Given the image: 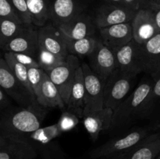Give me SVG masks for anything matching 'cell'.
<instances>
[{"instance_id":"cell-30","label":"cell","mask_w":160,"mask_h":159,"mask_svg":"<svg viewBox=\"0 0 160 159\" xmlns=\"http://www.w3.org/2000/svg\"><path fill=\"white\" fill-rule=\"evenodd\" d=\"M78 123H79V117L73 112L67 110L62 112L57 124L61 132H64L74 129Z\"/></svg>"},{"instance_id":"cell-22","label":"cell","mask_w":160,"mask_h":159,"mask_svg":"<svg viewBox=\"0 0 160 159\" xmlns=\"http://www.w3.org/2000/svg\"><path fill=\"white\" fill-rule=\"evenodd\" d=\"M38 102L44 108H60L66 106L57 87H56L48 73L45 71L43 83L42 86L41 95L37 99Z\"/></svg>"},{"instance_id":"cell-9","label":"cell","mask_w":160,"mask_h":159,"mask_svg":"<svg viewBox=\"0 0 160 159\" xmlns=\"http://www.w3.org/2000/svg\"><path fill=\"white\" fill-rule=\"evenodd\" d=\"M140 44L134 39L117 50H114L117 69L128 76H134L143 72L140 60Z\"/></svg>"},{"instance_id":"cell-10","label":"cell","mask_w":160,"mask_h":159,"mask_svg":"<svg viewBox=\"0 0 160 159\" xmlns=\"http://www.w3.org/2000/svg\"><path fill=\"white\" fill-rule=\"evenodd\" d=\"M39 45L50 52L62 58L69 55L67 36L52 23H47L38 29Z\"/></svg>"},{"instance_id":"cell-39","label":"cell","mask_w":160,"mask_h":159,"mask_svg":"<svg viewBox=\"0 0 160 159\" xmlns=\"http://www.w3.org/2000/svg\"><path fill=\"white\" fill-rule=\"evenodd\" d=\"M148 1H149V0H141V3H142V7L144 6V5L145 4V3L147 2Z\"/></svg>"},{"instance_id":"cell-7","label":"cell","mask_w":160,"mask_h":159,"mask_svg":"<svg viewBox=\"0 0 160 159\" xmlns=\"http://www.w3.org/2000/svg\"><path fill=\"white\" fill-rule=\"evenodd\" d=\"M85 84V107L84 117L104 108V83L90 68L82 63Z\"/></svg>"},{"instance_id":"cell-4","label":"cell","mask_w":160,"mask_h":159,"mask_svg":"<svg viewBox=\"0 0 160 159\" xmlns=\"http://www.w3.org/2000/svg\"><path fill=\"white\" fill-rule=\"evenodd\" d=\"M0 87L20 107L33 108L43 115L37 99L17 80L3 57L0 59Z\"/></svg>"},{"instance_id":"cell-17","label":"cell","mask_w":160,"mask_h":159,"mask_svg":"<svg viewBox=\"0 0 160 159\" xmlns=\"http://www.w3.org/2000/svg\"><path fill=\"white\" fill-rule=\"evenodd\" d=\"M160 155V132L152 133L118 159H156Z\"/></svg>"},{"instance_id":"cell-40","label":"cell","mask_w":160,"mask_h":159,"mask_svg":"<svg viewBox=\"0 0 160 159\" xmlns=\"http://www.w3.org/2000/svg\"><path fill=\"white\" fill-rule=\"evenodd\" d=\"M152 2H154L157 3V4H159L160 6V0H152Z\"/></svg>"},{"instance_id":"cell-12","label":"cell","mask_w":160,"mask_h":159,"mask_svg":"<svg viewBox=\"0 0 160 159\" xmlns=\"http://www.w3.org/2000/svg\"><path fill=\"white\" fill-rule=\"evenodd\" d=\"M131 23L134 39L140 45L159 34L152 11L147 6H143L137 11Z\"/></svg>"},{"instance_id":"cell-18","label":"cell","mask_w":160,"mask_h":159,"mask_svg":"<svg viewBox=\"0 0 160 159\" xmlns=\"http://www.w3.org/2000/svg\"><path fill=\"white\" fill-rule=\"evenodd\" d=\"M59 28L69 38L82 39L93 37L95 26L92 18L84 13H81L67 23L59 26Z\"/></svg>"},{"instance_id":"cell-41","label":"cell","mask_w":160,"mask_h":159,"mask_svg":"<svg viewBox=\"0 0 160 159\" xmlns=\"http://www.w3.org/2000/svg\"><path fill=\"white\" fill-rule=\"evenodd\" d=\"M156 159H160V155L159 156V157H156Z\"/></svg>"},{"instance_id":"cell-26","label":"cell","mask_w":160,"mask_h":159,"mask_svg":"<svg viewBox=\"0 0 160 159\" xmlns=\"http://www.w3.org/2000/svg\"><path fill=\"white\" fill-rule=\"evenodd\" d=\"M27 24L19 23L6 19H0V47L3 48L9 41L22 32Z\"/></svg>"},{"instance_id":"cell-13","label":"cell","mask_w":160,"mask_h":159,"mask_svg":"<svg viewBox=\"0 0 160 159\" xmlns=\"http://www.w3.org/2000/svg\"><path fill=\"white\" fill-rule=\"evenodd\" d=\"M36 155L26 139L0 135V159H34Z\"/></svg>"},{"instance_id":"cell-8","label":"cell","mask_w":160,"mask_h":159,"mask_svg":"<svg viewBox=\"0 0 160 159\" xmlns=\"http://www.w3.org/2000/svg\"><path fill=\"white\" fill-rule=\"evenodd\" d=\"M89 66L103 83L117 70L114 50L99 41L92 54L88 56Z\"/></svg>"},{"instance_id":"cell-11","label":"cell","mask_w":160,"mask_h":159,"mask_svg":"<svg viewBox=\"0 0 160 159\" xmlns=\"http://www.w3.org/2000/svg\"><path fill=\"white\" fill-rule=\"evenodd\" d=\"M34 26L33 24H27L22 32L8 42L2 48V50L5 51V52L23 53L35 59L38 51L39 42L38 30Z\"/></svg>"},{"instance_id":"cell-21","label":"cell","mask_w":160,"mask_h":159,"mask_svg":"<svg viewBox=\"0 0 160 159\" xmlns=\"http://www.w3.org/2000/svg\"><path fill=\"white\" fill-rule=\"evenodd\" d=\"M81 12L79 0H52L51 20L56 26L67 23Z\"/></svg>"},{"instance_id":"cell-27","label":"cell","mask_w":160,"mask_h":159,"mask_svg":"<svg viewBox=\"0 0 160 159\" xmlns=\"http://www.w3.org/2000/svg\"><path fill=\"white\" fill-rule=\"evenodd\" d=\"M35 59L38 63L39 68L42 69L44 71L48 72L63 63L67 58L56 55L39 45L38 51Z\"/></svg>"},{"instance_id":"cell-16","label":"cell","mask_w":160,"mask_h":159,"mask_svg":"<svg viewBox=\"0 0 160 159\" xmlns=\"http://www.w3.org/2000/svg\"><path fill=\"white\" fill-rule=\"evenodd\" d=\"M99 30L102 42L112 50L120 48L134 39L131 22L112 25Z\"/></svg>"},{"instance_id":"cell-35","label":"cell","mask_w":160,"mask_h":159,"mask_svg":"<svg viewBox=\"0 0 160 159\" xmlns=\"http://www.w3.org/2000/svg\"><path fill=\"white\" fill-rule=\"evenodd\" d=\"M9 95L4 91V90L0 89V111L2 112L5 109L10 107V101L9 99Z\"/></svg>"},{"instance_id":"cell-36","label":"cell","mask_w":160,"mask_h":159,"mask_svg":"<svg viewBox=\"0 0 160 159\" xmlns=\"http://www.w3.org/2000/svg\"><path fill=\"white\" fill-rule=\"evenodd\" d=\"M156 98H160V78L152 86L151 95L149 98V102H151Z\"/></svg>"},{"instance_id":"cell-2","label":"cell","mask_w":160,"mask_h":159,"mask_svg":"<svg viewBox=\"0 0 160 159\" xmlns=\"http://www.w3.org/2000/svg\"><path fill=\"white\" fill-rule=\"evenodd\" d=\"M152 86L150 83L143 82L121 103L114 111L112 122L109 129L125 126L131 123L141 111L149 104Z\"/></svg>"},{"instance_id":"cell-32","label":"cell","mask_w":160,"mask_h":159,"mask_svg":"<svg viewBox=\"0 0 160 159\" xmlns=\"http://www.w3.org/2000/svg\"><path fill=\"white\" fill-rule=\"evenodd\" d=\"M20 16L23 23L25 24H32L31 15L28 10V4L26 0H9Z\"/></svg>"},{"instance_id":"cell-23","label":"cell","mask_w":160,"mask_h":159,"mask_svg":"<svg viewBox=\"0 0 160 159\" xmlns=\"http://www.w3.org/2000/svg\"><path fill=\"white\" fill-rule=\"evenodd\" d=\"M32 24L42 27L51 20L50 0H26Z\"/></svg>"},{"instance_id":"cell-14","label":"cell","mask_w":160,"mask_h":159,"mask_svg":"<svg viewBox=\"0 0 160 159\" xmlns=\"http://www.w3.org/2000/svg\"><path fill=\"white\" fill-rule=\"evenodd\" d=\"M135 11L128 7L112 4L103 5L98 9L95 17V24L99 29L120 23L132 22Z\"/></svg>"},{"instance_id":"cell-19","label":"cell","mask_w":160,"mask_h":159,"mask_svg":"<svg viewBox=\"0 0 160 159\" xmlns=\"http://www.w3.org/2000/svg\"><path fill=\"white\" fill-rule=\"evenodd\" d=\"M114 111L109 108H103L97 112H92L84 118V126L93 141L98 139L100 132L111 127Z\"/></svg>"},{"instance_id":"cell-15","label":"cell","mask_w":160,"mask_h":159,"mask_svg":"<svg viewBox=\"0 0 160 159\" xmlns=\"http://www.w3.org/2000/svg\"><path fill=\"white\" fill-rule=\"evenodd\" d=\"M140 60L142 70L156 77L160 75V33L140 45Z\"/></svg>"},{"instance_id":"cell-6","label":"cell","mask_w":160,"mask_h":159,"mask_svg":"<svg viewBox=\"0 0 160 159\" xmlns=\"http://www.w3.org/2000/svg\"><path fill=\"white\" fill-rule=\"evenodd\" d=\"M79 59L74 55H69L65 62L51 71L46 72L56 85L66 105L70 98V90L78 69L81 66Z\"/></svg>"},{"instance_id":"cell-3","label":"cell","mask_w":160,"mask_h":159,"mask_svg":"<svg viewBox=\"0 0 160 159\" xmlns=\"http://www.w3.org/2000/svg\"><path fill=\"white\" fill-rule=\"evenodd\" d=\"M152 128L140 127L130 131L122 137H116L108 140L101 146L90 151L89 155L92 158L109 157L120 156L128 152L130 150L138 144L141 141L152 133Z\"/></svg>"},{"instance_id":"cell-38","label":"cell","mask_w":160,"mask_h":159,"mask_svg":"<svg viewBox=\"0 0 160 159\" xmlns=\"http://www.w3.org/2000/svg\"><path fill=\"white\" fill-rule=\"evenodd\" d=\"M105 1H106L108 3H109V4L116 5V6H123V7H128V6H126V3H125L124 0H105Z\"/></svg>"},{"instance_id":"cell-1","label":"cell","mask_w":160,"mask_h":159,"mask_svg":"<svg viewBox=\"0 0 160 159\" xmlns=\"http://www.w3.org/2000/svg\"><path fill=\"white\" fill-rule=\"evenodd\" d=\"M42 113L33 108L9 107L1 112L0 135L25 139L40 128Z\"/></svg>"},{"instance_id":"cell-24","label":"cell","mask_w":160,"mask_h":159,"mask_svg":"<svg viewBox=\"0 0 160 159\" xmlns=\"http://www.w3.org/2000/svg\"><path fill=\"white\" fill-rule=\"evenodd\" d=\"M67 50L70 55L88 57L92 51L95 50L99 40L95 37H88L82 39L69 38L67 37Z\"/></svg>"},{"instance_id":"cell-25","label":"cell","mask_w":160,"mask_h":159,"mask_svg":"<svg viewBox=\"0 0 160 159\" xmlns=\"http://www.w3.org/2000/svg\"><path fill=\"white\" fill-rule=\"evenodd\" d=\"M3 58L6 59V62H7L8 65H9V67H10V69L12 70V71L13 72L14 75H15L16 77L17 78V80H20V82L23 84V86L29 90V92L31 94V95L37 99L34 91H33V89L32 87H31V84H30L29 78H28V67H26L25 65L20 63V62L13 57L12 53L9 52V51L5 52L4 55H3Z\"/></svg>"},{"instance_id":"cell-29","label":"cell","mask_w":160,"mask_h":159,"mask_svg":"<svg viewBox=\"0 0 160 159\" xmlns=\"http://www.w3.org/2000/svg\"><path fill=\"white\" fill-rule=\"evenodd\" d=\"M28 71L30 84L38 99L41 95L45 71L42 69L37 67H29L28 68Z\"/></svg>"},{"instance_id":"cell-34","label":"cell","mask_w":160,"mask_h":159,"mask_svg":"<svg viewBox=\"0 0 160 159\" xmlns=\"http://www.w3.org/2000/svg\"><path fill=\"white\" fill-rule=\"evenodd\" d=\"M144 6H147L152 11L158 31H159V33H160V6L157 3L152 2V0L147 2Z\"/></svg>"},{"instance_id":"cell-37","label":"cell","mask_w":160,"mask_h":159,"mask_svg":"<svg viewBox=\"0 0 160 159\" xmlns=\"http://www.w3.org/2000/svg\"><path fill=\"white\" fill-rule=\"evenodd\" d=\"M126 6H128L129 9H132V10L137 12L141 7H142V3H141V0H124Z\"/></svg>"},{"instance_id":"cell-28","label":"cell","mask_w":160,"mask_h":159,"mask_svg":"<svg viewBox=\"0 0 160 159\" xmlns=\"http://www.w3.org/2000/svg\"><path fill=\"white\" fill-rule=\"evenodd\" d=\"M61 133L62 132L58 126V124L56 123L46 127L39 128L38 129L30 134L29 137L33 140H37L41 143H46L56 137H59Z\"/></svg>"},{"instance_id":"cell-33","label":"cell","mask_w":160,"mask_h":159,"mask_svg":"<svg viewBox=\"0 0 160 159\" xmlns=\"http://www.w3.org/2000/svg\"><path fill=\"white\" fill-rule=\"evenodd\" d=\"M13 57L18 61L22 65H25L26 67L29 68V67H37L39 68V65L38 63L37 60L34 59L33 56L29 55L23 54V53H16V52H11Z\"/></svg>"},{"instance_id":"cell-5","label":"cell","mask_w":160,"mask_h":159,"mask_svg":"<svg viewBox=\"0 0 160 159\" xmlns=\"http://www.w3.org/2000/svg\"><path fill=\"white\" fill-rule=\"evenodd\" d=\"M134 78L117 69L104 83V108L115 111L127 98Z\"/></svg>"},{"instance_id":"cell-31","label":"cell","mask_w":160,"mask_h":159,"mask_svg":"<svg viewBox=\"0 0 160 159\" xmlns=\"http://www.w3.org/2000/svg\"><path fill=\"white\" fill-rule=\"evenodd\" d=\"M0 19H6L19 23H23L9 0H0Z\"/></svg>"},{"instance_id":"cell-20","label":"cell","mask_w":160,"mask_h":159,"mask_svg":"<svg viewBox=\"0 0 160 159\" xmlns=\"http://www.w3.org/2000/svg\"><path fill=\"white\" fill-rule=\"evenodd\" d=\"M67 106L68 111L73 112L79 118H84L85 107V84L82 65L77 70Z\"/></svg>"}]
</instances>
